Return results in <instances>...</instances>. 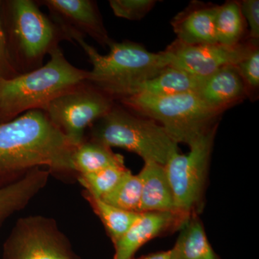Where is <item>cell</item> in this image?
Returning a JSON list of instances; mask_svg holds the SVG:
<instances>
[{"mask_svg": "<svg viewBox=\"0 0 259 259\" xmlns=\"http://www.w3.org/2000/svg\"><path fill=\"white\" fill-rule=\"evenodd\" d=\"M120 102L130 111L158 122L177 144L189 146L217 125L222 114L207 106L194 93L166 97L134 95Z\"/></svg>", "mask_w": 259, "mask_h": 259, "instance_id": "obj_6", "label": "cell"}, {"mask_svg": "<svg viewBox=\"0 0 259 259\" xmlns=\"http://www.w3.org/2000/svg\"><path fill=\"white\" fill-rule=\"evenodd\" d=\"M114 105L113 99L84 81L51 101L42 111L61 134L78 146L85 141L86 130Z\"/></svg>", "mask_w": 259, "mask_h": 259, "instance_id": "obj_8", "label": "cell"}, {"mask_svg": "<svg viewBox=\"0 0 259 259\" xmlns=\"http://www.w3.org/2000/svg\"><path fill=\"white\" fill-rule=\"evenodd\" d=\"M76 147L40 110L2 122L0 189L16 183L35 168L74 172L71 158Z\"/></svg>", "mask_w": 259, "mask_h": 259, "instance_id": "obj_1", "label": "cell"}, {"mask_svg": "<svg viewBox=\"0 0 259 259\" xmlns=\"http://www.w3.org/2000/svg\"><path fill=\"white\" fill-rule=\"evenodd\" d=\"M38 69L10 79H0V123L30 110H42L48 104L88 81L89 71L66 59L60 47Z\"/></svg>", "mask_w": 259, "mask_h": 259, "instance_id": "obj_3", "label": "cell"}, {"mask_svg": "<svg viewBox=\"0 0 259 259\" xmlns=\"http://www.w3.org/2000/svg\"><path fill=\"white\" fill-rule=\"evenodd\" d=\"M2 18L7 47L13 66L19 74L42 66L47 54L59 48L67 36L60 27L39 8L36 1L2 2Z\"/></svg>", "mask_w": 259, "mask_h": 259, "instance_id": "obj_4", "label": "cell"}, {"mask_svg": "<svg viewBox=\"0 0 259 259\" xmlns=\"http://www.w3.org/2000/svg\"><path fill=\"white\" fill-rule=\"evenodd\" d=\"M245 20L239 3L228 2L218 7L215 35L218 44L234 47L242 42L244 35Z\"/></svg>", "mask_w": 259, "mask_h": 259, "instance_id": "obj_21", "label": "cell"}, {"mask_svg": "<svg viewBox=\"0 0 259 259\" xmlns=\"http://www.w3.org/2000/svg\"><path fill=\"white\" fill-rule=\"evenodd\" d=\"M71 162L73 171L78 175H90L108 166L125 163L123 156L116 154L112 148L89 140L76 148Z\"/></svg>", "mask_w": 259, "mask_h": 259, "instance_id": "obj_19", "label": "cell"}, {"mask_svg": "<svg viewBox=\"0 0 259 259\" xmlns=\"http://www.w3.org/2000/svg\"><path fill=\"white\" fill-rule=\"evenodd\" d=\"M50 175L49 170L35 168L16 183L0 189V228L47 187Z\"/></svg>", "mask_w": 259, "mask_h": 259, "instance_id": "obj_16", "label": "cell"}, {"mask_svg": "<svg viewBox=\"0 0 259 259\" xmlns=\"http://www.w3.org/2000/svg\"><path fill=\"white\" fill-rule=\"evenodd\" d=\"M194 93L207 106L221 113L247 95L244 83L235 66H227L202 78Z\"/></svg>", "mask_w": 259, "mask_h": 259, "instance_id": "obj_13", "label": "cell"}, {"mask_svg": "<svg viewBox=\"0 0 259 259\" xmlns=\"http://www.w3.org/2000/svg\"><path fill=\"white\" fill-rule=\"evenodd\" d=\"M170 250H163V251L156 252L150 254L143 255L139 258L133 259H169Z\"/></svg>", "mask_w": 259, "mask_h": 259, "instance_id": "obj_28", "label": "cell"}, {"mask_svg": "<svg viewBox=\"0 0 259 259\" xmlns=\"http://www.w3.org/2000/svg\"><path fill=\"white\" fill-rule=\"evenodd\" d=\"M216 5L197 4L172 20L177 40L187 45L218 44L215 35Z\"/></svg>", "mask_w": 259, "mask_h": 259, "instance_id": "obj_14", "label": "cell"}, {"mask_svg": "<svg viewBox=\"0 0 259 259\" xmlns=\"http://www.w3.org/2000/svg\"><path fill=\"white\" fill-rule=\"evenodd\" d=\"M89 128V141L136 153L144 161L165 165L178 152V144L158 122L115 104Z\"/></svg>", "mask_w": 259, "mask_h": 259, "instance_id": "obj_5", "label": "cell"}, {"mask_svg": "<svg viewBox=\"0 0 259 259\" xmlns=\"http://www.w3.org/2000/svg\"><path fill=\"white\" fill-rule=\"evenodd\" d=\"M73 42H77L93 65L87 81L114 100L131 96L140 84L169 66L165 51L151 53L134 42L112 40L107 55L99 54L81 37Z\"/></svg>", "mask_w": 259, "mask_h": 259, "instance_id": "obj_2", "label": "cell"}, {"mask_svg": "<svg viewBox=\"0 0 259 259\" xmlns=\"http://www.w3.org/2000/svg\"><path fill=\"white\" fill-rule=\"evenodd\" d=\"M141 190L142 185L139 175H133L129 170L118 185L101 199L118 208L140 213Z\"/></svg>", "mask_w": 259, "mask_h": 259, "instance_id": "obj_22", "label": "cell"}, {"mask_svg": "<svg viewBox=\"0 0 259 259\" xmlns=\"http://www.w3.org/2000/svg\"><path fill=\"white\" fill-rule=\"evenodd\" d=\"M3 259H81L54 218L28 215L17 221L3 248Z\"/></svg>", "mask_w": 259, "mask_h": 259, "instance_id": "obj_9", "label": "cell"}, {"mask_svg": "<svg viewBox=\"0 0 259 259\" xmlns=\"http://www.w3.org/2000/svg\"><path fill=\"white\" fill-rule=\"evenodd\" d=\"M169 259H221L213 249L199 215H192L180 228Z\"/></svg>", "mask_w": 259, "mask_h": 259, "instance_id": "obj_17", "label": "cell"}, {"mask_svg": "<svg viewBox=\"0 0 259 259\" xmlns=\"http://www.w3.org/2000/svg\"><path fill=\"white\" fill-rule=\"evenodd\" d=\"M202 79L183 70L168 66L154 77L140 84L132 95L166 97L195 93Z\"/></svg>", "mask_w": 259, "mask_h": 259, "instance_id": "obj_18", "label": "cell"}, {"mask_svg": "<svg viewBox=\"0 0 259 259\" xmlns=\"http://www.w3.org/2000/svg\"><path fill=\"white\" fill-rule=\"evenodd\" d=\"M39 6L46 7L49 18L60 27L69 41L89 36L102 47L112 41L102 20L96 2L92 0H40Z\"/></svg>", "mask_w": 259, "mask_h": 259, "instance_id": "obj_11", "label": "cell"}, {"mask_svg": "<svg viewBox=\"0 0 259 259\" xmlns=\"http://www.w3.org/2000/svg\"><path fill=\"white\" fill-rule=\"evenodd\" d=\"M82 195L93 212L100 218L113 245L125 234L141 214L118 208L85 190L83 191Z\"/></svg>", "mask_w": 259, "mask_h": 259, "instance_id": "obj_20", "label": "cell"}, {"mask_svg": "<svg viewBox=\"0 0 259 259\" xmlns=\"http://www.w3.org/2000/svg\"><path fill=\"white\" fill-rule=\"evenodd\" d=\"M139 176L142 185L140 213L177 212L173 192L163 165L144 161Z\"/></svg>", "mask_w": 259, "mask_h": 259, "instance_id": "obj_15", "label": "cell"}, {"mask_svg": "<svg viewBox=\"0 0 259 259\" xmlns=\"http://www.w3.org/2000/svg\"><path fill=\"white\" fill-rule=\"evenodd\" d=\"M189 218L178 212H141L117 243L113 259H133L148 242L180 230Z\"/></svg>", "mask_w": 259, "mask_h": 259, "instance_id": "obj_12", "label": "cell"}, {"mask_svg": "<svg viewBox=\"0 0 259 259\" xmlns=\"http://www.w3.org/2000/svg\"><path fill=\"white\" fill-rule=\"evenodd\" d=\"M129 171L123 164L114 165L95 173L78 175L77 180L85 191L102 198L110 193Z\"/></svg>", "mask_w": 259, "mask_h": 259, "instance_id": "obj_23", "label": "cell"}, {"mask_svg": "<svg viewBox=\"0 0 259 259\" xmlns=\"http://www.w3.org/2000/svg\"><path fill=\"white\" fill-rule=\"evenodd\" d=\"M0 1V79H10L19 75L10 59L1 16Z\"/></svg>", "mask_w": 259, "mask_h": 259, "instance_id": "obj_27", "label": "cell"}, {"mask_svg": "<svg viewBox=\"0 0 259 259\" xmlns=\"http://www.w3.org/2000/svg\"><path fill=\"white\" fill-rule=\"evenodd\" d=\"M235 67L244 83L247 95L250 90H258L259 86V50L255 47L245 59Z\"/></svg>", "mask_w": 259, "mask_h": 259, "instance_id": "obj_25", "label": "cell"}, {"mask_svg": "<svg viewBox=\"0 0 259 259\" xmlns=\"http://www.w3.org/2000/svg\"><path fill=\"white\" fill-rule=\"evenodd\" d=\"M240 8L244 20L249 27V39L252 42H258L259 39V1L243 0L240 2Z\"/></svg>", "mask_w": 259, "mask_h": 259, "instance_id": "obj_26", "label": "cell"}, {"mask_svg": "<svg viewBox=\"0 0 259 259\" xmlns=\"http://www.w3.org/2000/svg\"><path fill=\"white\" fill-rule=\"evenodd\" d=\"M217 127L214 126L191 144L188 154L175 153L163 165L176 211L186 218L199 215L203 208Z\"/></svg>", "mask_w": 259, "mask_h": 259, "instance_id": "obj_7", "label": "cell"}, {"mask_svg": "<svg viewBox=\"0 0 259 259\" xmlns=\"http://www.w3.org/2000/svg\"><path fill=\"white\" fill-rule=\"evenodd\" d=\"M258 46L251 40L227 47L220 44L187 45L176 40L164 51L169 66L204 78L227 66H236Z\"/></svg>", "mask_w": 259, "mask_h": 259, "instance_id": "obj_10", "label": "cell"}, {"mask_svg": "<svg viewBox=\"0 0 259 259\" xmlns=\"http://www.w3.org/2000/svg\"><path fill=\"white\" fill-rule=\"evenodd\" d=\"M156 3L153 0H110L109 4L117 18L139 20L147 15Z\"/></svg>", "mask_w": 259, "mask_h": 259, "instance_id": "obj_24", "label": "cell"}]
</instances>
